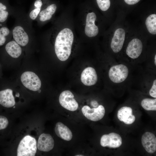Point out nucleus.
I'll list each match as a JSON object with an SVG mask.
<instances>
[{
  "label": "nucleus",
  "instance_id": "6ab92c4d",
  "mask_svg": "<svg viewBox=\"0 0 156 156\" xmlns=\"http://www.w3.org/2000/svg\"><path fill=\"white\" fill-rule=\"evenodd\" d=\"M57 8L56 5L52 4L40 11L39 13L40 21L42 22H44L50 20L53 15L55 14Z\"/></svg>",
  "mask_w": 156,
  "mask_h": 156
},
{
  "label": "nucleus",
  "instance_id": "2eb2a0df",
  "mask_svg": "<svg viewBox=\"0 0 156 156\" xmlns=\"http://www.w3.org/2000/svg\"><path fill=\"white\" fill-rule=\"evenodd\" d=\"M12 90L7 89L0 91V104L4 107L9 108L15 104Z\"/></svg>",
  "mask_w": 156,
  "mask_h": 156
},
{
  "label": "nucleus",
  "instance_id": "bb28decb",
  "mask_svg": "<svg viewBox=\"0 0 156 156\" xmlns=\"http://www.w3.org/2000/svg\"><path fill=\"white\" fill-rule=\"evenodd\" d=\"M140 0H124V1L127 4L130 5H132L138 3Z\"/></svg>",
  "mask_w": 156,
  "mask_h": 156
},
{
  "label": "nucleus",
  "instance_id": "a878e982",
  "mask_svg": "<svg viewBox=\"0 0 156 156\" xmlns=\"http://www.w3.org/2000/svg\"><path fill=\"white\" fill-rule=\"evenodd\" d=\"M149 93L150 95L154 98H156V80L154 81L151 88L150 89Z\"/></svg>",
  "mask_w": 156,
  "mask_h": 156
},
{
  "label": "nucleus",
  "instance_id": "f3484780",
  "mask_svg": "<svg viewBox=\"0 0 156 156\" xmlns=\"http://www.w3.org/2000/svg\"><path fill=\"white\" fill-rule=\"evenodd\" d=\"M55 131L59 137L64 140L69 141L73 138V134L70 129L61 122H58L56 123Z\"/></svg>",
  "mask_w": 156,
  "mask_h": 156
},
{
  "label": "nucleus",
  "instance_id": "39448f33",
  "mask_svg": "<svg viewBox=\"0 0 156 156\" xmlns=\"http://www.w3.org/2000/svg\"><path fill=\"white\" fill-rule=\"evenodd\" d=\"M59 101L63 107L70 111H76L78 107V104L75 99L73 94L69 90L64 91L61 93Z\"/></svg>",
  "mask_w": 156,
  "mask_h": 156
},
{
  "label": "nucleus",
  "instance_id": "a211bd4d",
  "mask_svg": "<svg viewBox=\"0 0 156 156\" xmlns=\"http://www.w3.org/2000/svg\"><path fill=\"white\" fill-rule=\"evenodd\" d=\"M7 53L12 57L17 58L22 53V49L19 44L15 41H11L8 42L5 47Z\"/></svg>",
  "mask_w": 156,
  "mask_h": 156
},
{
  "label": "nucleus",
  "instance_id": "1a4fd4ad",
  "mask_svg": "<svg viewBox=\"0 0 156 156\" xmlns=\"http://www.w3.org/2000/svg\"><path fill=\"white\" fill-rule=\"evenodd\" d=\"M125 32L124 29L119 28L114 32L111 43V48L114 53L119 52L122 49L125 39Z\"/></svg>",
  "mask_w": 156,
  "mask_h": 156
},
{
  "label": "nucleus",
  "instance_id": "0eeeda50",
  "mask_svg": "<svg viewBox=\"0 0 156 156\" xmlns=\"http://www.w3.org/2000/svg\"><path fill=\"white\" fill-rule=\"evenodd\" d=\"M96 16L94 12H89L87 14L84 27L85 35L90 38L96 36L99 32L98 27L95 25Z\"/></svg>",
  "mask_w": 156,
  "mask_h": 156
},
{
  "label": "nucleus",
  "instance_id": "4468645a",
  "mask_svg": "<svg viewBox=\"0 0 156 156\" xmlns=\"http://www.w3.org/2000/svg\"><path fill=\"white\" fill-rule=\"evenodd\" d=\"M117 117L120 121L127 125L132 124L135 119V116L132 114V109L127 106L123 107L118 110Z\"/></svg>",
  "mask_w": 156,
  "mask_h": 156
},
{
  "label": "nucleus",
  "instance_id": "dca6fc26",
  "mask_svg": "<svg viewBox=\"0 0 156 156\" xmlns=\"http://www.w3.org/2000/svg\"><path fill=\"white\" fill-rule=\"evenodd\" d=\"M12 34L15 41L18 44L23 47L27 44L29 41L28 36L22 27H15L13 30Z\"/></svg>",
  "mask_w": 156,
  "mask_h": 156
},
{
  "label": "nucleus",
  "instance_id": "473e14b6",
  "mask_svg": "<svg viewBox=\"0 0 156 156\" xmlns=\"http://www.w3.org/2000/svg\"><path fill=\"white\" fill-rule=\"evenodd\" d=\"M14 108L15 107V106H14V107H13Z\"/></svg>",
  "mask_w": 156,
  "mask_h": 156
},
{
  "label": "nucleus",
  "instance_id": "7ed1b4c3",
  "mask_svg": "<svg viewBox=\"0 0 156 156\" xmlns=\"http://www.w3.org/2000/svg\"><path fill=\"white\" fill-rule=\"evenodd\" d=\"M129 74L128 69L123 64L115 65L110 68L108 73L109 77L113 82L119 83L125 81Z\"/></svg>",
  "mask_w": 156,
  "mask_h": 156
},
{
  "label": "nucleus",
  "instance_id": "c85d7f7f",
  "mask_svg": "<svg viewBox=\"0 0 156 156\" xmlns=\"http://www.w3.org/2000/svg\"><path fill=\"white\" fill-rule=\"evenodd\" d=\"M15 96H16L17 97H19L20 96V94H19V93L18 92L16 93V94Z\"/></svg>",
  "mask_w": 156,
  "mask_h": 156
},
{
  "label": "nucleus",
  "instance_id": "cd10ccee",
  "mask_svg": "<svg viewBox=\"0 0 156 156\" xmlns=\"http://www.w3.org/2000/svg\"><path fill=\"white\" fill-rule=\"evenodd\" d=\"M42 5V2L41 0H36L34 3V5L36 8H41Z\"/></svg>",
  "mask_w": 156,
  "mask_h": 156
},
{
  "label": "nucleus",
  "instance_id": "20e7f679",
  "mask_svg": "<svg viewBox=\"0 0 156 156\" xmlns=\"http://www.w3.org/2000/svg\"><path fill=\"white\" fill-rule=\"evenodd\" d=\"M21 81L23 85L28 89L37 91L41 87V81L38 76L34 73L31 71H26L21 75Z\"/></svg>",
  "mask_w": 156,
  "mask_h": 156
},
{
  "label": "nucleus",
  "instance_id": "393cba45",
  "mask_svg": "<svg viewBox=\"0 0 156 156\" xmlns=\"http://www.w3.org/2000/svg\"><path fill=\"white\" fill-rule=\"evenodd\" d=\"M41 8H36L31 11L29 14L30 18L32 20H35L37 18L38 14L40 13Z\"/></svg>",
  "mask_w": 156,
  "mask_h": 156
},
{
  "label": "nucleus",
  "instance_id": "f8f14e48",
  "mask_svg": "<svg viewBox=\"0 0 156 156\" xmlns=\"http://www.w3.org/2000/svg\"><path fill=\"white\" fill-rule=\"evenodd\" d=\"M54 145V140L50 134L43 133L40 135L37 145L39 150L48 152L53 149Z\"/></svg>",
  "mask_w": 156,
  "mask_h": 156
},
{
  "label": "nucleus",
  "instance_id": "c756f323",
  "mask_svg": "<svg viewBox=\"0 0 156 156\" xmlns=\"http://www.w3.org/2000/svg\"><path fill=\"white\" fill-rule=\"evenodd\" d=\"M155 64V65H156V55H155V61H154Z\"/></svg>",
  "mask_w": 156,
  "mask_h": 156
},
{
  "label": "nucleus",
  "instance_id": "aec40b11",
  "mask_svg": "<svg viewBox=\"0 0 156 156\" xmlns=\"http://www.w3.org/2000/svg\"><path fill=\"white\" fill-rule=\"evenodd\" d=\"M146 25L149 32L153 34H156V15L151 14L146 18Z\"/></svg>",
  "mask_w": 156,
  "mask_h": 156
},
{
  "label": "nucleus",
  "instance_id": "f257e3e1",
  "mask_svg": "<svg viewBox=\"0 0 156 156\" xmlns=\"http://www.w3.org/2000/svg\"><path fill=\"white\" fill-rule=\"evenodd\" d=\"M74 35L72 30L65 28L59 31L56 37L55 51L58 58L60 61L67 60L70 55Z\"/></svg>",
  "mask_w": 156,
  "mask_h": 156
},
{
  "label": "nucleus",
  "instance_id": "7c9ffc66",
  "mask_svg": "<svg viewBox=\"0 0 156 156\" xmlns=\"http://www.w3.org/2000/svg\"><path fill=\"white\" fill-rule=\"evenodd\" d=\"M38 92H39V93H40L41 92V90H40V89H39L38 90Z\"/></svg>",
  "mask_w": 156,
  "mask_h": 156
},
{
  "label": "nucleus",
  "instance_id": "4be33fe9",
  "mask_svg": "<svg viewBox=\"0 0 156 156\" xmlns=\"http://www.w3.org/2000/svg\"><path fill=\"white\" fill-rule=\"evenodd\" d=\"M99 8L103 11L108 10L110 5V0H96Z\"/></svg>",
  "mask_w": 156,
  "mask_h": 156
},
{
  "label": "nucleus",
  "instance_id": "9b49d317",
  "mask_svg": "<svg viewBox=\"0 0 156 156\" xmlns=\"http://www.w3.org/2000/svg\"><path fill=\"white\" fill-rule=\"evenodd\" d=\"M143 48L141 41L138 38L133 39L129 43L126 49L127 55L132 59L138 57L141 54Z\"/></svg>",
  "mask_w": 156,
  "mask_h": 156
},
{
  "label": "nucleus",
  "instance_id": "5701e85b",
  "mask_svg": "<svg viewBox=\"0 0 156 156\" xmlns=\"http://www.w3.org/2000/svg\"><path fill=\"white\" fill-rule=\"evenodd\" d=\"M9 29L6 27H2L0 29V46L3 44L6 41L5 36L9 34Z\"/></svg>",
  "mask_w": 156,
  "mask_h": 156
},
{
  "label": "nucleus",
  "instance_id": "2f4dec72",
  "mask_svg": "<svg viewBox=\"0 0 156 156\" xmlns=\"http://www.w3.org/2000/svg\"><path fill=\"white\" fill-rule=\"evenodd\" d=\"M75 156H83V155H76Z\"/></svg>",
  "mask_w": 156,
  "mask_h": 156
},
{
  "label": "nucleus",
  "instance_id": "f03ea898",
  "mask_svg": "<svg viewBox=\"0 0 156 156\" xmlns=\"http://www.w3.org/2000/svg\"><path fill=\"white\" fill-rule=\"evenodd\" d=\"M37 142L35 138L27 135L20 142L17 149V156H34L36 152Z\"/></svg>",
  "mask_w": 156,
  "mask_h": 156
},
{
  "label": "nucleus",
  "instance_id": "b1692460",
  "mask_svg": "<svg viewBox=\"0 0 156 156\" xmlns=\"http://www.w3.org/2000/svg\"><path fill=\"white\" fill-rule=\"evenodd\" d=\"M6 9L5 6L0 2V22L5 21L8 18V12L5 10Z\"/></svg>",
  "mask_w": 156,
  "mask_h": 156
},
{
  "label": "nucleus",
  "instance_id": "412c9836",
  "mask_svg": "<svg viewBox=\"0 0 156 156\" xmlns=\"http://www.w3.org/2000/svg\"><path fill=\"white\" fill-rule=\"evenodd\" d=\"M142 107L147 111L156 110V99L145 98L141 102Z\"/></svg>",
  "mask_w": 156,
  "mask_h": 156
},
{
  "label": "nucleus",
  "instance_id": "423d86ee",
  "mask_svg": "<svg viewBox=\"0 0 156 156\" xmlns=\"http://www.w3.org/2000/svg\"><path fill=\"white\" fill-rule=\"evenodd\" d=\"M83 115L88 119L93 121H97L101 119L105 113L104 107L101 105L96 108H91L88 106H84L81 109Z\"/></svg>",
  "mask_w": 156,
  "mask_h": 156
},
{
  "label": "nucleus",
  "instance_id": "6e6552de",
  "mask_svg": "<svg viewBox=\"0 0 156 156\" xmlns=\"http://www.w3.org/2000/svg\"><path fill=\"white\" fill-rule=\"evenodd\" d=\"M122 143V138L120 135L114 132L103 135L100 140L101 145L104 147L117 148L120 146Z\"/></svg>",
  "mask_w": 156,
  "mask_h": 156
},
{
  "label": "nucleus",
  "instance_id": "9d476101",
  "mask_svg": "<svg viewBox=\"0 0 156 156\" xmlns=\"http://www.w3.org/2000/svg\"><path fill=\"white\" fill-rule=\"evenodd\" d=\"M98 77L95 69L91 67L84 69L81 76V80L84 85L90 86L95 85L97 82Z\"/></svg>",
  "mask_w": 156,
  "mask_h": 156
},
{
  "label": "nucleus",
  "instance_id": "ddd939ff",
  "mask_svg": "<svg viewBox=\"0 0 156 156\" xmlns=\"http://www.w3.org/2000/svg\"><path fill=\"white\" fill-rule=\"evenodd\" d=\"M141 141L142 145L148 153H153L156 151V138L153 133L147 132L142 135Z\"/></svg>",
  "mask_w": 156,
  "mask_h": 156
}]
</instances>
